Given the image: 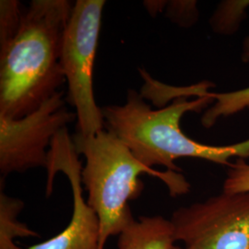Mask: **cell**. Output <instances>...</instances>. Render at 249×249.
Here are the masks:
<instances>
[{"label": "cell", "mask_w": 249, "mask_h": 249, "mask_svg": "<svg viewBox=\"0 0 249 249\" xmlns=\"http://www.w3.org/2000/svg\"><path fill=\"white\" fill-rule=\"evenodd\" d=\"M211 82L205 81L196 98L178 97L166 107L152 109L140 92L127 90L124 105L102 107L105 128L124 142L134 156L147 167H165L181 173L176 164L180 158L209 160L231 165V159L249 158V139L230 145L197 142L183 132L180 123L187 113H201L213 104L209 96Z\"/></svg>", "instance_id": "2"}, {"label": "cell", "mask_w": 249, "mask_h": 249, "mask_svg": "<svg viewBox=\"0 0 249 249\" xmlns=\"http://www.w3.org/2000/svg\"><path fill=\"white\" fill-rule=\"evenodd\" d=\"M166 1H144L143 6L148 10L151 16H156L157 13L162 12Z\"/></svg>", "instance_id": "15"}, {"label": "cell", "mask_w": 249, "mask_h": 249, "mask_svg": "<svg viewBox=\"0 0 249 249\" xmlns=\"http://www.w3.org/2000/svg\"><path fill=\"white\" fill-rule=\"evenodd\" d=\"M175 242L170 220L161 216H142L119 235L118 249H171Z\"/></svg>", "instance_id": "8"}, {"label": "cell", "mask_w": 249, "mask_h": 249, "mask_svg": "<svg viewBox=\"0 0 249 249\" xmlns=\"http://www.w3.org/2000/svg\"><path fill=\"white\" fill-rule=\"evenodd\" d=\"M25 9L18 0L0 1V45L16 35Z\"/></svg>", "instance_id": "12"}, {"label": "cell", "mask_w": 249, "mask_h": 249, "mask_svg": "<svg viewBox=\"0 0 249 249\" xmlns=\"http://www.w3.org/2000/svg\"><path fill=\"white\" fill-rule=\"evenodd\" d=\"M241 59L245 63H249V36L245 39ZM209 96L213 99V104L205 110L201 117V124L210 128L223 117L236 115L249 108V86L244 89L229 92H208Z\"/></svg>", "instance_id": "9"}, {"label": "cell", "mask_w": 249, "mask_h": 249, "mask_svg": "<svg viewBox=\"0 0 249 249\" xmlns=\"http://www.w3.org/2000/svg\"><path fill=\"white\" fill-rule=\"evenodd\" d=\"M163 11L171 21L180 27L193 26L199 15L197 2L194 0L166 1Z\"/></svg>", "instance_id": "13"}, {"label": "cell", "mask_w": 249, "mask_h": 249, "mask_svg": "<svg viewBox=\"0 0 249 249\" xmlns=\"http://www.w3.org/2000/svg\"><path fill=\"white\" fill-rule=\"evenodd\" d=\"M249 0L221 1L210 18V25L216 35L232 36L246 18Z\"/></svg>", "instance_id": "11"}, {"label": "cell", "mask_w": 249, "mask_h": 249, "mask_svg": "<svg viewBox=\"0 0 249 249\" xmlns=\"http://www.w3.org/2000/svg\"><path fill=\"white\" fill-rule=\"evenodd\" d=\"M106 5L105 0H77L63 36L60 64L68 83L67 100L76 110V133L85 137L106 129L93 89L94 61Z\"/></svg>", "instance_id": "4"}, {"label": "cell", "mask_w": 249, "mask_h": 249, "mask_svg": "<svg viewBox=\"0 0 249 249\" xmlns=\"http://www.w3.org/2000/svg\"><path fill=\"white\" fill-rule=\"evenodd\" d=\"M171 249H186L185 248H180V247H178V246H174L173 248Z\"/></svg>", "instance_id": "16"}, {"label": "cell", "mask_w": 249, "mask_h": 249, "mask_svg": "<svg viewBox=\"0 0 249 249\" xmlns=\"http://www.w3.org/2000/svg\"><path fill=\"white\" fill-rule=\"evenodd\" d=\"M223 192H249V162L246 159H236L231 162L223 182Z\"/></svg>", "instance_id": "14"}, {"label": "cell", "mask_w": 249, "mask_h": 249, "mask_svg": "<svg viewBox=\"0 0 249 249\" xmlns=\"http://www.w3.org/2000/svg\"><path fill=\"white\" fill-rule=\"evenodd\" d=\"M72 139L77 153L85 158L81 180L88 192L87 203L98 217L99 249H105L109 237L120 235L135 221L129 201L143 192L141 176L159 178L172 196L185 195L190 190L181 173L147 167L124 142L106 129L89 137L74 134Z\"/></svg>", "instance_id": "3"}, {"label": "cell", "mask_w": 249, "mask_h": 249, "mask_svg": "<svg viewBox=\"0 0 249 249\" xmlns=\"http://www.w3.org/2000/svg\"><path fill=\"white\" fill-rule=\"evenodd\" d=\"M65 91L58 90L34 111L20 118L0 116V173L46 168L48 151L55 135L77 120L66 107Z\"/></svg>", "instance_id": "6"}, {"label": "cell", "mask_w": 249, "mask_h": 249, "mask_svg": "<svg viewBox=\"0 0 249 249\" xmlns=\"http://www.w3.org/2000/svg\"><path fill=\"white\" fill-rule=\"evenodd\" d=\"M72 9L69 0H33L16 35L0 45V116H27L60 90L63 36Z\"/></svg>", "instance_id": "1"}, {"label": "cell", "mask_w": 249, "mask_h": 249, "mask_svg": "<svg viewBox=\"0 0 249 249\" xmlns=\"http://www.w3.org/2000/svg\"><path fill=\"white\" fill-rule=\"evenodd\" d=\"M23 202L18 198L10 197L1 189L0 192V249H21L18 248L13 239L15 237L39 236L25 224L17 220L23 208Z\"/></svg>", "instance_id": "10"}, {"label": "cell", "mask_w": 249, "mask_h": 249, "mask_svg": "<svg viewBox=\"0 0 249 249\" xmlns=\"http://www.w3.org/2000/svg\"><path fill=\"white\" fill-rule=\"evenodd\" d=\"M170 221L186 249H249V192L223 191L179 208Z\"/></svg>", "instance_id": "5"}, {"label": "cell", "mask_w": 249, "mask_h": 249, "mask_svg": "<svg viewBox=\"0 0 249 249\" xmlns=\"http://www.w3.org/2000/svg\"><path fill=\"white\" fill-rule=\"evenodd\" d=\"M68 127L53 138L48 151L46 196H51L58 172L69 178L73 195V214L69 225L53 238L28 249H99L98 217L82 196V163Z\"/></svg>", "instance_id": "7"}]
</instances>
